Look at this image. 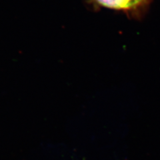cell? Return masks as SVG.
Listing matches in <instances>:
<instances>
[{"instance_id":"cell-1","label":"cell","mask_w":160,"mask_h":160,"mask_svg":"<svg viewBox=\"0 0 160 160\" xmlns=\"http://www.w3.org/2000/svg\"><path fill=\"white\" fill-rule=\"evenodd\" d=\"M152 2L153 0H87L95 10H112L135 20H141L146 16Z\"/></svg>"}]
</instances>
